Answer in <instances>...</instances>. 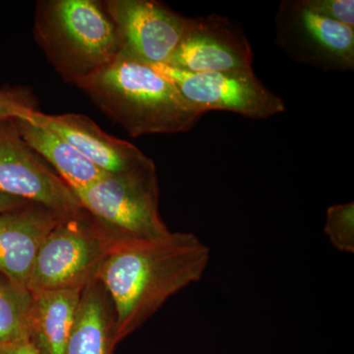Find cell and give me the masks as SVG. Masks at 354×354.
<instances>
[{
  "mask_svg": "<svg viewBox=\"0 0 354 354\" xmlns=\"http://www.w3.org/2000/svg\"><path fill=\"white\" fill-rule=\"evenodd\" d=\"M72 191L84 211L115 239H160L171 232L160 216V186L152 160Z\"/></svg>",
  "mask_w": 354,
  "mask_h": 354,
  "instance_id": "4",
  "label": "cell"
},
{
  "mask_svg": "<svg viewBox=\"0 0 354 354\" xmlns=\"http://www.w3.org/2000/svg\"><path fill=\"white\" fill-rule=\"evenodd\" d=\"M314 12L354 29L353 0H304Z\"/></svg>",
  "mask_w": 354,
  "mask_h": 354,
  "instance_id": "18",
  "label": "cell"
},
{
  "mask_svg": "<svg viewBox=\"0 0 354 354\" xmlns=\"http://www.w3.org/2000/svg\"><path fill=\"white\" fill-rule=\"evenodd\" d=\"M253 53L245 32L223 16L195 18L165 65L183 71H227L252 68Z\"/></svg>",
  "mask_w": 354,
  "mask_h": 354,
  "instance_id": "10",
  "label": "cell"
},
{
  "mask_svg": "<svg viewBox=\"0 0 354 354\" xmlns=\"http://www.w3.org/2000/svg\"><path fill=\"white\" fill-rule=\"evenodd\" d=\"M0 354H38L30 341L0 346Z\"/></svg>",
  "mask_w": 354,
  "mask_h": 354,
  "instance_id": "21",
  "label": "cell"
},
{
  "mask_svg": "<svg viewBox=\"0 0 354 354\" xmlns=\"http://www.w3.org/2000/svg\"><path fill=\"white\" fill-rule=\"evenodd\" d=\"M82 290L32 293L30 342L38 354H64Z\"/></svg>",
  "mask_w": 354,
  "mask_h": 354,
  "instance_id": "14",
  "label": "cell"
},
{
  "mask_svg": "<svg viewBox=\"0 0 354 354\" xmlns=\"http://www.w3.org/2000/svg\"><path fill=\"white\" fill-rule=\"evenodd\" d=\"M325 234L330 243L342 252L354 251V203L334 205L327 209Z\"/></svg>",
  "mask_w": 354,
  "mask_h": 354,
  "instance_id": "17",
  "label": "cell"
},
{
  "mask_svg": "<svg viewBox=\"0 0 354 354\" xmlns=\"http://www.w3.org/2000/svg\"><path fill=\"white\" fill-rule=\"evenodd\" d=\"M25 118L57 134L106 174L129 171L151 160L136 146L104 132L84 114H46L35 109Z\"/></svg>",
  "mask_w": 354,
  "mask_h": 354,
  "instance_id": "11",
  "label": "cell"
},
{
  "mask_svg": "<svg viewBox=\"0 0 354 354\" xmlns=\"http://www.w3.org/2000/svg\"><path fill=\"white\" fill-rule=\"evenodd\" d=\"M211 249L192 232L114 241L97 272L115 315V341L144 325L169 298L203 278Z\"/></svg>",
  "mask_w": 354,
  "mask_h": 354,
  "instance_id": "1",
  "label": "cell"
},
{
  "mask_svg": "<svg viewBox=\"0 0 354 354\" xmlns=\"http://www.w3.org/2000/svg\"><path fill=\"white\" fill-rule=\"evenodd\" d=\"M0 191L64 218L84 212L71 188L22 139L13 120L0 122Z\"/></svg>",
  "mask_w": 354,
  "mask_h": 354,
  "instance_id": "9",
  "label": "cell"
},
{
  "mask_svg": "<svg viewBox=\"0 0 354 354\" xmlns=\"http://www.w3.org/2000/svg\"><path fill=\"white\" fill-rule=\"evenodd\" d=\"M120 55L141 64H167L183 39L189 18L153 0H106Z\"/></svg>",
  "mask_w": 354,
  "mask_h": 354,
  "instance_id": "8",
  "label": "cell"
},
{
  "mask_svg": "<svg viewBox=\"0 0 354 354\" xmlns=\"http://www.w3.org/2000/svg\"><path fill=\"white\" fill-rule=\"evenodd\" d=\"M34 295L0 274V346L30 341Z\"/></svg>",
  "mask_w": 354,
  "mask_h": 354,
  "instance_id": "16",
  "label": "cell"
},
{
  "mask_svg": "<svg viewBox=\"0 0 354 354\" xmlns=\"http://www.w3.org/2000/svg\"><path fill=\"white\" fill-rule=\"evenodd\" d=\"M79 88L132 137L189 131L203 116L153 66L120 55Z\"/></svg>",
  "mask_w": 354,
  "mask_h": 354,
  "instance_id": "2",
  "label": "cell"
},
{
  "mask_svg": "<svg viewBox=\"0 0 354 354\" xmlns=\"http://www.w3.org/2000/svg\"><path fill=\"white\" fill-rule=\"evenodd\" d=\"M35 109L31 97L25 93L0 90V122L27 118Z\"/></svg>",
  "mask_w": 354,
  "mask_h": 354,
  "instance_id": "19",
  "label": "cell"
},
{
  "mask_svg": "<svg viewBox=\"0 0 354 354\" xmlns=\"http://www.w3.org/2000/svg\"><path fill=\"white\" fill-rule=\"evenodd\" d=\"M116 344L113 304L95 279L81 293L64 354H113Z\"/></svg>",
  "mask_w": 354,
  "mask_h": 354,
  "instance_id": "13",
  "label": "cell"
},
{
  "mask_svg": "<svg viewBox=\"0 0 354 354\" xmlns=\"http://www.w3.org/2000/svg\"><path fill=\"white\" fill-rule=\"evenodd\" d=\"M34 35L55 71L77 87L120 55L115 27L102 1H38Z\"/></svg>",
  "mask_w": 354,
  "mask_h": 354,
  "instance_id": "3",
  "label": "cell"
},
{
  "mask_svg": "<svg viewBox=\"0 0 354 354\" xmlns=\"http://www.w3.org/2000/svg\"><path fill=\"white\" fill-rule=\"evenodd\" d=\"M13 122L27 145L46 160L72 190L87 187L106 176V172L84 158L55 133L26 118H14Z\"/></svg>",
  "mask_w": 354,
  "mask_h": 354,
  "instance_id": "15",
  "label": "cell"
},
{
  "mask_svg": "<svg viewBox=\"0 0 354 354\" xmlns=\"http://www.w3.org/2000/svg\"><path fill=\"white\" fill-rule=\"evenodd\" d=\"M62 218L35 203L0 214V274L28 288L39 247Z\"/></svg>",
  "mask_w": 354,
  "mask_h": 354,
  "instance_id": "12",
  "label": "cell"
},
{
  "mask_svg": "<svg viewBox=\"0 0 354 354\" xmlns=\"http://www.w3.org/2000/svg\"><path fill=\"white\" fill-rule=\"evenodd\" d=\"M29 203L19 197L12 196V195L6 194L0 191V214L21 208Z\"/></svg>",
  "mask_w": 354,
  "mask_h": 354,
  "instance_id": "20",
  "label": "cell"
},
{
  "mask_svg": "<svg viewBox=\"0 0 354 354\" xmlns=\"http://www.w3.org/2000/svg\"><path fill=\"white\" fill-rule=\"evenodd\" d=\"M153 67L174 84L191 109L203 115L223 111L265 120L286 111L283 100L265 87L252 68L194 73L165 64Z\"/></svg>",
  "mask_w": 354,
  "mask_h": 354,
  "instance_id": "6",
  "label": "cell"
},
{
  "mask_svg": "<svg viewBox=\"0 0 354 354\" xmlns=\"http://www.w3.org/2000/svg\"><path fill=\"white\" fill-rule=\"evenodd\" d=\"M114 241L85 211L62 218L39 247L28 288L83 290L97 279Z\"/></svg>",
  "mask_w": 354,
  "mask_h": 354,
  "instance_id": "5",
  "label": "cell"
},
{
  "mask_svg": "<svg viewBox=\"0 0 354 354\" xmlns=\"http://www.w3.org/2000/svg\"><path fill=\"white\" fill-rule=\"evenodd\" d=\"M276 44L295 62L314 68L354 69V29L314 12L304 0H285L279 4Z\"/></svg>",
  "mask_w": 354,
  "mask_h": 354,
  "instance_id": "7",
  "label": "cell"
}]
</instances>
